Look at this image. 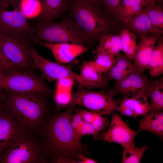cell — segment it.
<instances>
[{
	"mask_svg": "<svg viewBox=\"0 0 163 163\" xmlns=\"http://www.w3.org/2000/svg\"><path fill=\"white\" fill-rule=\"evenodd\" d=\"M122 0H100L105 7V11L115 18V13L120 6Z\"/></svg>",
	"mask_w": 163,
	"mask_h": 163,
	"instance_id": "obj_34",
	"label": "cell"
},
{
	"mask_svg": "<svg viewBox=\"0 0 163 163\" xmlns=\"http://www.w3.org/2000/svg\"><path fill=\"white\" fill-rule=\"evenodd\" d=\"M36 37L39 41L51 43H69L84 45L90 42L86 35L72 18L58 22H40L35 28Z\"/></svg>",
	"mask_w": 163,
	"mask_h": 163,
	"instance_id": "obj_4",
	"label": "cell"
},
{
	"mask_svg": "<svg viewBox=\"0 0 163 163\" xmlns=\"http://www.w3.org/2000/svg\"><path fill=\"white\" fill-rule=\"evenodd\" d=\"M120 101L114 99L108 92L90 91L79 84L72 93L68 107L78 105L102 115H108L116 110Z\"/></svg>",
	"mask_w": 163,
	"mask_h": 163,
	"instance_id": "obj_7",
	"label": "cell"
},
{
	"mask_svg": "<svg viewBox=\"0 0 163 163\" xmlns=\"http://www.w3.org/2000/svg\"><path fill=\"white\" fill-rule=\"evenodd\" d=\"M74 1L83 2L94 5H97L100 2V0H74Z\"/></svg>",
	"mask_w": 163,
	"mask_h": 163,
	"instance_id": "obj_40",
	"label": "cell"
},
{
	"mask_svg": "<svg viewBox=\"0 0 163 163\" xmlns=\"http://www.w3.org/2000/svg\"><path fill=\"white\" fill-rule=\"evenodd\" d=\"M35 134L26 132L4 152L0 156V163L49 162Z\"/></svg>",
	"mask_w": 163,
	"mask_h": 163,
	"instance_id": "obj_6",
	"label": "cell"
},
{
	"mask_svg": "<svg viewBox=\"0 0 163 163\" xmlns=\"http://www.w3.org/2000/svg\"><path fill=\"white\" fill-rule=\"evenodd\" d=\"M147 98L139 95L133 97H123L116 110L121 116L135 117L141 115H146L150 109Z\"/></svg>",
	"mask_w": 163,
	"mask_h": 163,
	"instance_id": "obj_16",
	"label": "cell"
},
{
	"mask_svg": "<svg viewBox=\"0 0 163 163\" xmlns=\"http://www.w3.org/2000/svg\"><path fill=\"white\" fill-rule=\"evenodd\" d=\"M26 132L4 107L0 110V156Z\"/></svg>",
	"mask_w": 163,
	"mask_h": 163,
	"instance_id": "obj_13",
	"label": "cell"
},
{
	"mask_svg": "<svg viewBox=\"0 0 163 163\" xmlns=\"http://www.w3.org/2000/svg\"><path fill=\"white\" fill-rule=\"evenodd\" d=\"M81 85L87 89L106 88L109 83L105 82L103 74L96 69L93 61L83 60L80 74Z\"/></svg>",
	"mask_w": 163,
	"mask_h": 163,
	"instance_id": "obj_18",
	"label": "cell"
},
{
	"mask_svg": "<svg viewBox=\"0 0 163 163\" xmlns=\"http://www.w3.org/2000/svg\"><path fill=\"white\" fill-rule=\"evenodd\" d=\"M94 129L98 132L103 131L109 124L107 117L97 113L94 120L91 123Z\"/></svg>",
	"mask_w": 163,
	"mask_h": 163,
	"instance_id": "obj_33",
	"label": "cell"
},
{
	"mask_svg": "<svg viewBox=\"0 0 163 163\" xmlns=\"http://www.w3.org/2000/svg\"><path fill=\"white\" fill-rule=\"evenodd\" d=\"M74 81L73 79L69 78L57 80L54 96L55 102L58 105L61 107H68Z\"/></svg>",
	"mask_w": 163,
	"mask_h": 163,
	"instance_id": "obj_21",
	"label": "cell"
},
{
	"mask_svg": "<svg viewBox=\"0 0 163 163\" xmlns=\"http://www.w3.org/2000/svg\"><path fill=\"white\" fill-rule=\"evenodd\" d=\"M79 160L81 163H96L97 161L91 158L87 157L85 155H81L79 157Z\"/></svg>",
	"mask_w": 163,
	"mask_h": 163,
	"instance_id": "obj_38",
	"label": "cell"
},
{
	"mask_svg": "<svg viewBox=\"0 0 163 163\" xmlns=\"http://www.w3.org/2000/svg\"><path fill=\"white\" fill-rule=\"evenodd\" d=\"M77 112L81 116L85 122L91 123L94 119L97 113L85 110H78Z\"/></svg>",
	"mask_w": 163,
	"mask_h": 163,
	"instance_id": "obj_35",
	"label": "cell"
},
{
	"mask_svg": "<svg viewBox=\"0 0 163 163\" xmlns=\"http://www.w3.org/2000/svg\"><path fill=\"white\" fill-rule=\"evenodd\" d=\"M71 120L76 122L79 125H81L85 122L81 116L77 112L75 114L72 113L71 117Z\"/></svg>",
	"mask_w": 163,
	"mask_h": 163,
	"instance_id": "obj_37",
	"label": "cell"
},
{
	"mask_svg": "<svg viewBox=\"0 0 163 163\" xmlns=\"http://www.w3.org/2000/svg\"><path fill=\"white\" fill-rule=\"evenodd\" d=\"M119 36L122 50L126 56L133 61L137 47L136 36L125 27L121 29Z\"/></svg>",
	"mask_w": 163,
	"mask_h": 163,
	"instance_id": "obj_26",
	"label": "cell"
},
{
	"mask_svg": "<svg viewBox=\"0 0 163 163\" xmlns=\"http://www.w3.org/2000/svg\"><path fill=\"white\" fill-rule=\"evenodd\" d=\"M96 59L93 61L97 70L102 74L108 71L113 66L115 61V56L103 52L94 53Z\"/></svg>",
	"mask_w": 163,
	"mask_h": 163,
	"instance_id": "obj_30",
	"label": "cell"
},
{
	"mask_svg": "<svg viewBox=\"0 0 163 163\" xmlns=\"http://www.w3.org/2000/svg\"><path fill=\"white\" fill-rule=\"evenodd\" d=\"M110 124L107 131L100 133V139L109 142L119 143L122 146L134 144L138 132L130 128L120 116L114 111Z\"/></svg>",
	"mask_w": 163,
	"mask_h": 163,
	"instance_id": "obj_12",
	"label": "cell"
},
{
	"mask_svg": "<svg viewBox=\"0 0 163 163\" xmlns=\"http://www.w3.org/2000/svg\"><path fill=\"white\" fill-rule=\"evenodd\" d=\"M5 0H0V4L3 2Z\"/></svg>",
	"mask_w": 163,
	"mask_h": 163,
	"instance_id": "obj_43",
	"label": "cell"
},
{
	"mask_svg": "<svg viewBox=\"0 0 163 163\" xmlns=\"http://www.w3.org/2000/svg\"><path fill=\"white\" fill-rule=\"evenodd\" d=\"M75 106L71 105L47 118L39 131V140L49 162L60 163L67 159L78 160L81 155H89L88 145L82 143L71 126Z\"/></svg>",
	"mask_w": 163,
	"mask_h": 163,
	"instance_id": "obj_1",
	"label": "cell"
},
{
	"mask_svg": "<svg viewBox=\"0 0 163 163\" xmlns=\"http://www.w3.org/2000/svg\"><path fill=\"white\" fill-rule=\"evenodd\" d=\"M0 47L6 57L16 70L32 71L34 69L29 41L0 32Z\"/></svg>",
	"mask_w": 163,
	"mask_h": 163,
	"instance_id": "obj_9",
	"label": "cell"
},
{
	"mask_svg": "<svg viewBox=\"0 0 163 163\" xmlns=\"http://www.w3.org/2000/svg\"><path fill=\"white\" fill-rule=\"evenodd\" d=\"M122 163H139L147 149L146 145L138 147L134 144L122 146Z\"/></svg>",
	"mask_w": 163,
	"mask_h": 163,
	"instance_id": "obj_28",
	"label": "cell"
},
{
	"mask_svg": "<svg viewBox=\"0 0 163 163\" xmlns=\"http://www.w3.org/2000/svg\"><path fill=\"white\" fill-rule=\"evenodd\" d=\"M92 135L95 140L100 139V133L96 131L91 123L84 122L80 125L78 136L81 138L86 135Z\"/></svg>",
	"mask_w": 163,
	"mask_h": 163,
	"instance_id": "obj_32",
	"label": "cell"
},
{
	"mask_svg": "<svg viewBox=\"0 0 163 163\" xmlns=\"http://www.w3.org/2000/svg\"><path fill=\"white\" fill-rule=\"evenodd\" d=\"M155 81L143 74L135 72L121 80L116 81L107 92L113 97L121 95L123 97H133L142 95L149 98Z\"/></svg>",
	"mask_w": 163,
	"mask_h": 163,
	"instance_id": "obj_10",
	"label": "cell"
},
{
	"mask_svg": "<svg viewBox=\"0 0 163 163\" xmlns=\"http://www.w3.org/2000/svg\"><path fill=\"white\" fill-rule=\"evenodd\" d=\"M71 15L90 41L98 40L102 36L112 33L116 25L113 17L103 12L97 5L74 1Z\"/></svg>",
	"mask_w": 163,
	"mask_h": 163,
	"instance_id": "obj_3",
	"label": "cell"
},
{
	"mask_svg": "<svg viewBox=\"0 0 163 163\" xmlns=\"http://www.w3.org/2000/svg\"><path fill=\"white\" fill-rule=\"evenodd\" d=\"M45 78L32 71L24 72L12 71L0 77V89L16 93L32 92L52 93L53 91L48 86Z\"/></svg>",
	"mask_w": 163,
	"mask_h": 163,
	"instance_id": "obj_8",
	"label": "cell"
},
{
	"mask_svg": "<svg viewBox=\"0 0 163 163\" xmlns=\"http://www.w3.org/2000/svg\"><path fill=\"white\" fill-rule=\"evenodd\" d=\"M98 40L99 45L94 53L103 52L115 56L122 50L119 35L108 33L101 36Z\"/></svg>",
	"mask_w": 163,
	"mask_h": 163,
	"instance_id": "obj_24",
	"label": "cell"
},
{
	"mask_svg": "<svg viewBox=\"0 0 163 163\" xmlns=\"http://www.w3.org/2000/svg\"><path fill=\"white\" fill-rule=\"evenodd\" d=\"M162 35L151 33L150 36L145 35L140 39L133 60L136 72L142 74L145 70L148 69L149 61L153 48Z\"/></svg>",
	"mask_w": 163,
	"mask_h": 163,
	"instance_id": "obj_14",
	"label": "cell"
},
{
	"mask_svg": "<svg viewBox=\"0 0 163 163\" xmlns=\"http://www.w3.org/2000/svg\"><path fill=\"white\" fill-rule=\"evenodd\" d=\"M148 69L152 77L163 73V38L161 36L154 47L150 56Z\"/></svg>",
	"mask_w": 163,
	"mask_h": 163,
	"instance_id": "obj_25",
	"label": "cell"
},
{
	"mask_svg": "<svg viewBox=\"0 0 163 163\" xmlns=\"http://www.w3.org/2000/svg\"><path fill=\"white\" fill-rule=\"evenodd\" d=\"M125 24V27L134 34L136 37H138L139 39L142 37L151 33L163 35V31L153 28L144 7Z\"/></svg>",
	"mask_w": 163,
	"mask_h": 163,
	"instance_id": "obj_19",
	"label": "cell"
},
{
	"mask_svg": "<svg viewBox=\"0 0 163 163\" xmlns=\"http://www.w3.org/2000/svg\"><path fill=\"white\" fill-rule=\"evenodd\" d=\"M153 28L163 31V10L155 2L146 5L144 7Z\"/></svg>",
	"mask_w": 163,
	"mask_h": 163,
	"instance_id": "obj_29",
	"label": "cell"
},
{
	"mask_svg": "<svg viewBox=\"0 0 163 163\" xmlns=\"http://www.w3.org/2000/svg\"><path fill=\"white\" fill-rule=\"evenodd\" d=\"M21 8L26 18L33 17L40 14L41 3L39 0H21Z\"/></svg>",
	"mask_w": 163,
	"mask_h": 163,
	"instance_id": "obj_31",
	"label": "cell"
},
{
	"mask_svg": "<svg viewBox=\"0 0 163 163\" xmlns=\"http://www.w3.org/2000/svg\"><path fill=\"white\" fill-rule=\"evenodd\" d=\"M0 63L4 66L9 72L17 70L14 69L11 62L5 56L0 47Z\"/></svg>",
	"mask_w": 163,
	"mask_h": 163,
	"instance_id": "obj_36",
	"label": "cell"
},
{
	"mask_svg": "<svg viewBox=\"0 0 163 163\" xmlns=\"http://www.w3.org/2000/svg\"><path fill=\"white\" fill-rule=\"evenodd\" d=\"M145 5L149 4L155 2L156 1H160L162 0H140Z\"/></svg>",
	"mask_w": 163,
	"mask_h": 163,
	"instance_id": "obj_41",
	"label": "cell"
},
{
	"mask_svg": "<svg viewBox=\"0 0 163 163\" xmlns=\"http://www.w3.org/2000/svg\"><path fill=\"white\" fill-rule=\"evenodd\" d=\"M135 72L132 60L120 53L115 56V63L112 67L103 75L105 82L109 83L112 80H121Z\"/></svg>",
	"mask_w": 163,
	"mask_h": 163,
	"instance_id": "obj_17",
	"label": "cell"
},
{
	"mask_svg": "<svg viewBox=\"0 0 163 163\" xmlns=\"http://www.w3.org/2000/svg\"><path fill=\"white\" fill-rule=\"evenodd\" d=\"M41 12L39 16L40 22L52 21L64 10L66 0H41Z\"/></svg>",
	"mask_w": 163,
	"mask_h": 163,
	"instance_id": "obj_20",
	"label": "cell"
},
{
	"mask_svg": "<svg viewBox=\"0 0 163 163\" xmlns=\"http://www.w3.org/2000/svg\"><path fill=\"white\" fill-rule=\"evenodd\" d=\"M2 89L4 107L19 125L27 132L40 131L48 118L47 97L51 93H19Z\"/></svg>",
	"mask_w": 163,
	"mask_h": 163,
	"instance_id": "obj_2",
	"label": "cell"
},
{
	"mask_svg": "<svg viewBox=\"0 0 163 163\" xmlns=\"http://www.w3.org/2000/svg\"><path fill=\"white\" fill-rule=\"evenodd\" d=\"M145 6L140 0H122L115 15L118 21L125 24Z\"/></svg>",
	"mask_w": 163,
	"mask_h": 163,
	"instance_id": "obj_23",
	"label": "cell"
},
{
	"mask_svg": "<svg viewBox=\"0 0 163 163\" xmlns=\"http://www.w3.org/2000/svg\"><path fill=\"white\" fill-rule=\"evenodd\" d=\"M4 107L2 97V90L0 89V110Z\"/></svg>",
	"mask_w": 163,
	"mask_h": 163,
	"instance_id": "obj_42",
	"label": "cell"
},
{
	"mask_svg": "<svg viewBox=\"0 0 163 163\" xmlns=\"http://www.w3.org/2000/svg\"><path fill=\"white\" fill-rule=\"evenodd\" d=\"M139 130H145L153 133L161 139L163 136L162 110L146 115L140 120Z\"/></svg>",
	"mask_w": 163,
	"mask_h": 163,
	"instance_id": "obj_22",
	"label": "cell"
},
{
	"mask_svg": "<svg viewBox=\"0 0 163 163\" xmlns=\"http://www.w3.org/2000/svg\"><path fill=\"white\" fill-rule=\"evenodd\" d=\"M39 0L41 2V0Z\"/></svg>",
	"mask_w": 163,
	"mask_h": 163,
	"instance_id": "obj_44",
	"label": "cell"
},
{
	"mask_svg": "<svg viewBox=\"0 0 163 163\" xmlns=\"http://www.w3.org/2000/svg\"><path fill=\"white\" fill-rule=\"evenodd\" d=\"M39 44L50 50L57 62L63 64L72 62L88 49L83 45L69 43L45 42Z\"/></svg>",
	"mask_w": 163,
	"mask_h": 163,
	"instance_id": "obj_15",
	"label": "cell"
},
{
	"mask_svg": "<svg viewBox=\"0 0 163 163\" xmlns=\"http://www.w3.org/2000/svg\"><path fill=\"white\" fill-rule=\"evenodd\" d=\"M21 0H5L0 4V32L39 44L35 28L27 21L21 8Z\"/></svg>",
	"mask_w": 163,
	"mask_h": 163,
	"instance_id": "obj_5",
	"label": "cell"
},
{
	"mask_svg": "<svg viewBox=\"0 0 163 163\" xmlns=\"http://www.w3.org/2000/svg\"><path fill=\"white\" fill-rule=\"evenodd\" d=\"M149 98L151 99L150 109L147 115L163 110V77L155 80L151 90Z\"/></svg>",
	"mask_w": 163,
	"mask_h": 163,
	"instance_id": "obj_27",
	"label": "cell"
},
{
	"mask_svg": "<svg viewBox=\"0 0 163 163\" xmlns=\"http://www.w3.org/2000/svg\"><path fill=\"white\" fill-rule=\"evenodd\" d=\"M31 56L34 69L39 70L42 75L49 82L69 78L81 85L79 75L73 72L69 66L46 59L38 54L34 48L31 51Z\"/></svg>",
	"mask_w": 163,
	"mask_h": 163,
	"instance_id": "obj_11",
	"label": "cell"
},
{
	"mask_svg": "<svg viewBox=\"0 0 163 163\" xmlns=\"http://www.w3.org/2000/svg\"><path fill=\"white\" fill-rule=\"evenodd\" d=\"M9 73L4 66L0 63V77L4 76Z\"/></svg>",
	"mask_w": 163,
	"mask_h": 163,
	"instance_id": "obj_39",
	"label": "cell"
}]
</instances>
